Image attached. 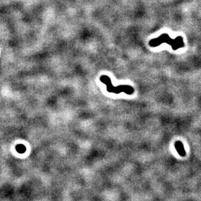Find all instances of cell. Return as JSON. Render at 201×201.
Segmentation results:
<instances>
[{"mask_svg": "<svg viewBox=\"0 0 201 201\" xmlns=\"http://www.w3.org/2000/svg\"><path fill=\"white\" fill-rule=\"evenodd\" d=\"M17 150L19 153H24L25 151V147L23 144H19L17 146Z\"/></svg>", "mask_w": 201, "mask_h": 201, "instance_id": "obj_2", "label": "cell"}, {"mask_svg": "<svg viewBox=\"0 0 201 201\" xmlns=\"http://www.w3.org/2000/svg\"><path fill=\"white\" fill-rule=\"evenodd\" d=\"M174 146H175V148H176L177 151L179 155L180 156L184 157L185 156V151L183 144L180 141H177L176 142H175Z\"/></svg>", "mask_w": 201, "mask_h": 201, "instance_id": "obj_1", "label": "cell"}]
</instances>
